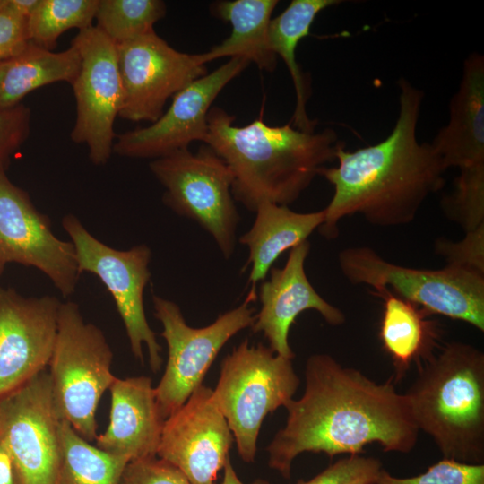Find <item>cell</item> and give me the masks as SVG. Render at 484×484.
Listing matches in <instances>:
<instances>
[{
    "label": "cell",
    "instance_id": "1",
    "mask_svg": "<svg viewBox=\"0 0 484 484\" xmlns=\"http://www.w3.org/2000/svg\"><path fill=\"white\" fill-rule=\"evenodd\" d=\"M304 375L303 395L285 404V426L266 448L269 467L283 478H290L292 463L303 453L332 458L359 455L374 443L384 452L402 454L416 446L419 430L392 376L376 383L324 353L307 358Z\"/></svg>",
    "mask_w": 484,
    "mask_h": 484
},
{
    "label": "cell",
    "instance_id": "2",
    "mask_svg": "<svg viewBox=\"0 0 484 484\" xmlns=\"http://www.w3.org/2000/svg\"><path fill=\"white\" fill-rule=\"evenodd\" d=\"M398 86L399 114L390 134L353 151L341 146L337 166L318 171L333 186L318 229L327 238L338 236L341 219L355 214L378 227L409 224L427 198L445 185L447 169L441 158L430 143L417 139L424 93L403 78Z\"/></svg>",
    "mask_w": 484,
    "mask_h": 484
},
{
    "label": "cell",
    "instance_id": "3",
    "mask_svg": "<svg viewBox=\"0 0 484 484\" xmlns=\"http://www.w3.org/2000/svg\"><path fill=\"white\" fill-rule=\"evenodd\" d=\"M234 121L223 108H211L204 143L230 169L234 200L251 212L264 201H296L344 146L331 128L304 132L290 124L270 126L262 118L245 126Z\"/></svg>",
    "mask_w": 484,
    "mask_h": 484
},
{
    "label": "cell",
    "instance_id": "4",
    "mask_svg": "<svg viewBox=\"0 0 484 484\" xmlns=\"http://www.w3.org/2000/svg\"><path fill=\"white\" fill-rule=\"evenodd\" d=\"M418 429L432 437L443 458L484 464V353L450 341L417 363L404 393Z\"/></svg>",
    "mask_w": 484,
    "mask_h": 484
},
{
    "label": "cell",
    "instance_id": "5",
    "mask_svg": "<svg viewBox=\"0 0 484 484\" xmlns=\"http://www.w3.org/2000/svg\"><path fill=\"white\" fill-rule=\"evenodd\" d=\"M112 359L102 331L84 321L76 303L61 302L48 362L52 396L60 419L88 442L98 436V404L116 379Z\"/></svg>",
    "mask_w": 484,
    "mask_h": 484
},
{
    "label": "cell",
    "instance_id": "6",
    "mask_svg": "<svg viewBox=\"0 0 484 484\" xmlns=\"http://www.w3.org/2000/svg\"><path fill=\"white\" fill-rule=\"evenodd\" d=\"M299 384L292 359L262 343L246 339L222 359L212 396L244 462L255 459L265 417L293 399Z\"/></svg>",
    "mask_w": 484,
    "mask_h": 484
},
{
    "label": "cell",
    "instance_id": "7",
    "mask_svg": "<svg viewBox=\"0 0 484 484\" xmlns=\"http://www.w3.org/2000/svg\"><path fill=\"white\" fill-rule=\"evenodd\" d=\"M338 263L343 276L354 285L375 291L387 289L425 310L467 323L484 331V274L453 265L418 269L385 260L373 248L342 249Z\"/></svg>",
    "mask_w": 484,
    "mask_h": 484
},
{
    "label": "cell",
    "instance_id": "8",
    "mask_svg": "<svg viewBox=\"0 0 484 484\" xmlns=\"http://www.w3.org/2000/svg\"><path fill=\"white\" fill-rule=\"evenodd\" d=\"M150 169L165 187L163 203L195 221L229 259L234 252L239 215L231 194L230 169L209 146L153 160Z\"/></svg>",
    "mask_w": 484,
    "mask_h": 484
},
{
    "label": "cell",
    "instance_id": "9",
    "mask_svg": "<svg viewBox=\"0 0 484 484\" xmlns=\"http://www.w3.org/2000/svg\"><path fill=\"white\" fill-rule=\"evenodd\" d=\"M250 290L243 304L220 315L211 324L189 326L175 302L152 296L154 316L163 327L161 336L168 345L164 374L154 387L160 412L166 420L187 401L201 385L225 343L255 321L250 303L256 298Z\"/></svg>",
    "mask_w": 484,
    "mask_h": 484
},
{
    "label": "cell",
    "instance_id": "10",
    "mask_svg": "<svg viewBox=\"0 0 484 484\" xmlns=\"http://www.w3.org/2000/svg\"><path fill=\"white\" fill-rule=\"evenodd\" d=\"M62 226L73 245L78 272L97 275L112 295L124 323L134 356L143 363V345L154 373L162 365L161 347L150 327L143 307V290L151 279V252L144 244L117 250L94 238L77 217L66 214Z\"/></svg>",
    "mask_w": 484,
    "mask_h": 484
},
{
    "label": "cell",
    "instance_id": "11",
    "mask_svg": "<svg viewBox=\"0 0 484 484\" xmlns=\"http://www.w3.org/2000/svg\"><path fill=\"white\" fill-rule=\"evenodd\" d=\"M72 45L79 51L81 66L72 83L76 118L71 139L86 144L93 164L104 165L113 152L114 122L122 105L117 44L92 25L79 30Z\"/></svg>",
    "mask_w": 484,
    "mask_h": 484
},
{
    "label": "cell",
    "instance_id": "12",
    "mask_svg": "<svg viewBox=\"0 0 484 484\" xmlns=\"http://www.w3.org/2000/svg\"><path fill=\"white\" fill-rule=\"evenodd\" d=\"M122 84L118 114L133 122H156L167 100L207 74L200 54L176 50L153 30L117 44Z\"/></svg>",
    "mask_w": 484,
    "mask_h": 484
},
{
    "label": "cell",
    "instance_id": "13",
    "mask_svg": "<svg viewBox=\"0 0 484 484\" xmlns=\"http://www.w3.org/2000/svg\"><path fill=\"white\" fill-rule=\"evenodd\" d=\"M61 420L46 369L0 400V445L22 484H56Z\"/></svg>",
    "mask_w": 484,
    "mask_h": 484
},
{
    "label": "cell",
    "instance_id": "14",
    "mask_svg": "<svg viewBox=\"0 0 484 484\" xmlns=\"http://www.w3.org/2000/svg\"><path fill=\"white\" fill-rule=\"evenodd\" d=\"M4 164L0 162V259L39 269L67 298L80 277L73 245L53 233L48 216L10 181Z\"/></svg>",
    "mask_w": 484,
    "mask_h": 484
},
{
    "label": "cell",
    "instance_id": "15",
    "mask_svg": "<svg viewBox=\"0 0 484 484\" xmlns=\"http://www.w3.org/2000/svg\"><path fill=\"white\" fill-rule=\"evenodd\" d=\"M250 62L232 57L211 73L198 78L172 97L169 109L151 125L117 135L113 152L119 156L158 159L205 142L207 116L223 88Z\"/></svg>",
    "mask_w": 484,
    "mask_h": 484
},
{
    "label": "cell",
    "instance_id": "16",
    "mask_svg": "<svg viewBox=\"0 0 484 484\" xmlns=\"http://www.w3.org/2000/svg\"><path fill=\"white\" fill-rule=\"evenodd\" d=\"M233 440L212 389L201 385L165 420L157 456L180 470L191 484H217Z\"/></svg>",
    "mask_w": 484,
    "mask_h": 484
},
{
    "label": "cell",
    "instance_id": "17",
    "mask_svg": "<svg viewBox=\"0 0 484 484\" xmlns=\"http://www.w3.org/2000/svg\"><path fill=\"white\" fill-rule=\"evenodd\" d=\"M60 304L53 296L25 298L0 289V400L48 366Z\"/></svg>",
    "mask_w": 484,
    "mask_h": 484
},
{
    "label": "cell",
    "instance_id": "18",
    "mask_svg": "<svg viewBox=\"0 0 484 484\" xmlns=\"http://www.w3.org/2000/svg\"><path fill=\"white\" fill-rule=\"evenodd\" d=\"M309 251V242L304 241L290 249L282 268L272 267L270 279L260 285L261 308L251 326L255 333L264 334L275 354L290 359L295 358L289 344L290 328L303 311L315 310L333 326L346 321L343 312L324 299L308 281L305 261Z\"/></svg>",
    "mask_w": 484,
    "mask_h": 484
},
{
    "label": "cell",
    "instance_id": "19",
    "mask_svg": "<svg viewBox=\"0 0 484 484\" xmlns=\"http://www.w3.org/2000/svg\"><path fill=\"white\" fill-rule=\"evenodd\" d=\"M111 407L106 431L96 446L128 462L157 455L165 419L151 377L117 378L109 389Z\"/></svg>",
    "mask_w": 484,
    "mask_h": 484
},
{
    "label": "cell",
    "instance_id": "20",
    "mask_svg": "<svg viewBox=\"0 0 484 484\" xmlns=\"http://www.w3.org/2000/svg\"><path fill=\"white\" fill-rule=\"evenodd\" d=\"M449 121L431 145L445 168L484 166V56L471 53L463 63L459 88L450 103Z\"/></svg>",
    "mask_w": 484,
    "mask_h": 484
},
{
    "label": "cell",
    "instance_id": "21",
    "mask_svg": "<svg viewBox=\"0 0 484 484\" xmlns=\"http://www.w3.org/2000/svg\"><path fill=\"white\" fill-rule=\"evenodd\" d=\"M255 212L251 229L239 238L249 251L247 264H251L252 290L266 277L284 251L307 241L324 221V210L302 213L268 201L259 203Z\"/></svg>",
    "mask_w": 484,
    "mask_h": 484
},
{
    "label": "cell",
    "instance_id": "22",
    "mask_svg": "<svg viewBox=\"0 0 484 484\" xmlns=\"http://www.w3.org/2000/svg\"><path fill=\"white\" fill-rule=\"evenodd\" d=\"M384 302L379 338L391 357L394 383L405 376L411 364L426 359L439 346V328L418 306L404 300L391 290L375 291Z\"/></svg>",
    "mask_w": 484,
    "mask_h": 484
},
{
    "label": "cell",
    "instance_id": "23",
    "mask_svg": "<svg viewBox=\"0 0 484 484\" xmlns=\"http://www.w3.org/2000/svg\"><path fill=\"white\" fill-rule=\"evenodd\" d=\"M277 0L218 1L211 5L212 13L222 21L230 22V35L220 44L200 54L202 62L220 57H243L254 62L258 68L272 72L276 68L277 56L270 49L268 30L271 15Z\"/></svg>",
    "mask_w": 484,
    "mask_h": 484
},
{
    "label": "cell",
    "instance_id": "24",
    "mask_svg": "<svg viewBox=\"0 0 484 484\" xmlns=\"http://www.w3.org/2000/svg\"><path fill=\"white\" fill-rule=\"evenodd\" d=\"M81 66L78 49L53 52L30 41L18 56L0 62V108H10L32 91L66 82L72 85Z\"/></svg>",
    "mask_w": 484,
    "mask_h": 484
},
{
    "label": "cell",
    "instance_id": "25",
    "mask_svg": "<svg viewBox=\"0 0 484 484\" xmlns=\"http://www.w3.org/2000/svg\"><path fill=\"white\" fill-rule=\"evenodd\" d=\"M341 3L338 0H293L277 17L271 20L268 30L270 49L286 64L296 93V108L292 116L295 128L314 132L316 125L307 114L308 88L305 75L296 60L299 41L309 34L316 15L324 9Z\"/></svg>",
    "mask_w": 484,
    "mask_h": 484
},
{
    "label": "cell",
    "instance_id": "26",
    "mask_svg": "<svg viewBox=\"0 0 484 484\" xmlns=\"http://www.w3.org/2000/svg\"><path fill=\"white\" fill-rule=\"evenodd\" d=\"M127 462L125 458L91 445L61 420L56 484H119Z\"/></svg>",
    "mask_w": 484,
    "mask_h": 484
},
{
    "label": "cell",
    "instance_id": "27",
    "mask_svg": "<svg viewBox=\"0 0 484 484\" xmlns=\"http://www.w3.org/2000/svg\"><path fill=\"white\" fill-rule=\"evenodd\" d=\"M99 0H39L27 20L30 42L48 50L70 29L92 26Z\"/></svg>",
    "mask_w": 484,
    "mask_h": 484
},
{
    "label": "cell",
    "instance_id": "28",
    "mask_svg": "<svg viewBox=\"0 0 484 484\" xmlns=\"http://www.w3.org/2000/svg\"><path fill=\"white\" fill-rule=\"evenodd\" d=\"M165 14L166 4L160 0H99L96 27L119 44L153 31Z\"/></svg>",
    "mask_w": 484,
    "mask_h": 484
},
{
    "label": "cell",
    "instance_id": "29",
    "mask_svg": "<svg viewBox=\"0 0 484 484\" xmlns=\"http://www.w3.org/2000/svg\"><path fill=\"white\" fill-rule=\"evenodd\" d=\"M441 206L465 233L484 225V166L460 170L454 192L444 196Z\"/></svg>",
    "mask_w": 484,
    "mask_h": 484
},
{
    "label": "cell",
    "instance_id": "30",
    "mask_svg": "<svg viewBox=\"0 0 484 484\" xmlns=\"http://www.w3.org/2000/svg\"><path fill=\"white\" fill-rule=\"evenodd\" d=\"M376 484H484V464H468L443 458L417 476L400 478L384 468Z\"/></svg>",
    "mask_w": 484,
    "mask_h": 484
},
{
    "label": "cell",
    "instance_id": "31",
    "mask_svg": "<svg viewBox=\"0 0 484 484\" xmlns=\"http://www.w3.org/2000/svg\"><path fill=\"white\" fill-rule=\"evenodd\" d=\"M382 468L381 462L376 458L350 455L330 464L312 479H301L296 484H350L360 480L376 484Z\"/></svg>",
    "mask_w": 484,
    "mask_h": 484
},
{
    "label": "cell",
    "instance_id": "32",
    "mask_svg": "<svg viewBox=\"0 0 484 484\" xmlns=\"http://www.w3.org/2000/svg\"><path fill=\"white\" fill-rule=\"evenodd\" d=\"M436 255L446 261V265L467 268L484 274V225L465 233L460 241L445 238L435 242Z\"/></svg>",
    "mask_w": 484,
    "mask_h": 484
},
{
    "label": "cell",
    "instance_id": "33",
    "mask_svg": "<svg viewBox=\"0 0 484 484\" xmlns=\"http://www.w3.org/2000/svg\"><path fill=\"white\" fill-rule=\"evenodd\" d=\"M119 484L191 483L176 466L156 455L128 462Z\"/></svg>",
    "mask_w": 484,
    "mask_h": 484
},
{
    "label": "cell",
    "instance_id": "34",
    "mask_svg": "<svg viewBox=\"0 0 484 484\" xmlns=\"http://www.w3.org/2000/svg\"><path fill=\"white\" fill-rule=\"evenodd\" d=\"M30 124V110L24 105L0 108V162L5 163L27 140Z\"/></svg>",
    "mask_w": 484,
    "mask_h": 484
},
{
    "label": "cell",
    "instance_id": "35",
    "mask_svg": "<svg viewBox=\"0 0 484 484\" xmlns=\"http://www.w3.org/2000/svg\"><path fill=\"white\" fill-rule=\"evenodd\" d=\"M27 20L12 8L9 0H0V62L18 56L30 43Z\"/></svg>",
    "mask_w": 484,
    "mask_h": 484
},
{
    "label": "cell",
    "instance_id": "36",
    "mask_svg": "<svg viewBox=\"0 0 484 484\" xmlns=\"http://www.w3.org/2000/svg\"><path fill=\"white\" fill-rule=\"evenodd\" d=\"M0 484H22L12 455L2 445H0Z\"/></svg>",
    "mask_w": 484,
    "mask_h": 484
},
{
    "label": "cell",
    "instance_id": "37",
    "mask_svg": "<svg viewBox=\"0 0 484 484\" xmlns=\"http://www.w3.org/2000/svg\"><path fill=\"white\" fill-rule=\"evenodd\" d=\"M221 484H246L238 478L235 469L232 466L230 458H229L223 468V478ZM249 484H270L264 479H256Z\"/></svg>",
    "mask_w": 484,
    "mask_h": 484
},
{
    "label": "cell",
    "instance_id": "38",
    "mask_svg": "<svg viewBox=\"0 0 484 484\" xmlns=\"http://www.w3.org/2000/svg\"><path fill=\"white\" fill-rule=\"evenodd\" d=\"M9 3L18 14L28 19L37 6L39 0H9Z\"/></svg>",
    "mask_w": 484,
    "mask_h": 484
},
{
    "label": "cell",
    "instance_id": "39",
    "mask_svg": "<svg viewBox=\"0 0 484 484\" xmlns=\"http://www.w3.org/2000/svg\"><path fill=\"white\" fill-rule=\"evenodd\" d=\"M5 264L0 259V276L4 272Z\"/></svg>",
    "mask_w": 484,
    "mask_h": 484
},
{
    "label": "cell",
    "instance_id": "40",
    "mask_svg": "<svg viewBox=\"0 0 484 484\" xmlns=\"http://www.w3.org/2000/svg\"><path fill=\"white\" fill-rule=\"evenodd\" d=\"M350 484H370V483L367 482V481L360 480V481L352 482V483H350Z\"/></svg>",
    "mask_w": 484,
    "mask_h": 484
}]
</instances>
